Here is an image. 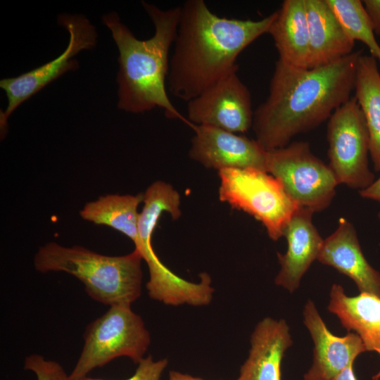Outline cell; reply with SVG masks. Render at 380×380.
Instances as JSON below:
<instances>
[{"label": "cell", "mask_w": 380, "mask_h": 380, "mask_svg": "<svg viewBox=\"0 0 380 380\" xmlns=\"http://www.w3.org/2000/svg\"><path fill=\"white\" fill-rule=\"evenodd\" d=\"M328 310L335 315L348 331H353L362 341L367 351L380 355V298L360 293L348 296L339 284L331 286ZM380 378V370L373 379Z\"/></svg>", "instance_id": "17"}, {"label": "cell", "mask_w": 380, "mask_h": 380, "mask_svg": "<svg viewBox=\"0 0 380 380\" xmlns=\"http://www.w3.org/2000/svg\"><path fill=\"white\" fill-rule=\"evenodd\" d=\"M362 50L329 64L301 68L277 60L266 100L254 111L255 140L267 151L291 143L326 120L350 98Z\"/></svg>", "instance_id": "1"}, {"label": "cell", "mask_w": 380, "mask_h": 380, "mask_svg": "<svg viewBox=\"0 0 380 380\" xmlns=\"http://www.w3.org/2000/svg\"><path fill=\"white\" fill-rule=\"evenodd\" d=\"M191 129L194 136L189 155L204 167L267 172V151L255 139L211 126L193 125Z\"/></svg>", "instance_id": "11"}, {"label": "cell", "mask_w": 380, "mask_h": 380, "mask_svg": "<svg viewBox=\"0 0 380 380\" xmlns=\"http://www.w3.org/2000/svg\"><path fill=\"white\" fill-rule=\"evenodd\" d=\"M317 260L350 277L360 293L380 298V273L366 260L356 229L346 218L341 217L336 230L324 239Z\"/></svg>", "instance_id": "13"}, {"label": "cell", "mask_w": 380, "mask_h": 380, "mask_svg": "<svg viewBox=\"0 0 380 380\" xmlns=\"http://www.w3.org/2000/svg\"><path fill=\"white\" fill-rule=\"evenodd\" d=\"M374 34L380 37V0L362 1Z\"/></svg>", "instance_id": "24"}, {"label": "cell", "mask_w": 380, "mask_h": 380, "mask_svg": "<svg viewBox=\"0 0 380 380\" xmlns=\"http://www.w3.org/2000/svg\"><path fill=\"white\" fill-rule=\"evenodd\" d=\"M24 368L34 372L37 380H69V375L59 363L46 360L40 355L27 356L25 360Z\"/></svg>", "instance_id": "22"}, {"label": "cell", "mask_w": 380, "mask_h": 380, "mask_svg": "<svg viewBox=\"0 0 380 380\" xmlns=\"http://www.w3.org/2000/svg\"><path fill=\"white\" fill-rule=\"evenodd\" d=\"M142 200L143 194H108L87 203L80 213L82 219L108 226L132 240L139 234L137 208Z\"/></svg>", "instance_id": "20"}, {"label": "cell", "mask_w": 380, "mask_h": 380, "mask_svg": "<svg viewBox=\"0 0 380 380\" xmlns=\"http://www.w3.org/2000/svg\"><path fill=\"white\" fill-rule=\"evenodd\" d=\"M168 380H204V379L201 378L193 376L187 374L172 370L169 373Z\"/></svg>", "instance_id": "27"}, {"label": "cell", "mask_w": 380, "mask_h": 380, "mask_svg": "<svg viewBox=\"0 0 380 380\" xmlns=\"http://www.w3.org/2000/svg\"><path fill=\"white\" fill-rule=\"evenodd\" d=\"M359 194L364 198L377 201L380 204V176L368 186L360 190ZM378 218L380 220V211L378 213Z\"/></svg>", "instance_id": "25"}, {"label": "cell", "mask_w": 380, "mask_h": 380, "mask_svg": "<svg viewBox=\"0 0 380 380\" xmlns=\"http://www.w3.org/2000/svg\"><path fill=\"white\" fill-rule=\"evenodd\" d=\"M219 198L260 222L269 237L277 241L299 208L271 174L255 168L218 171Z\"/></svg>", "instance_id": "6"}, {"label": "cell", "mask_w": 380, "mask_h": 380, "mask_svg": "<svg viewBox=\"0 0 380 380\" xmlns=\"http://www.w3.org/2000/svg\"><path fill=\"white\" fill-rule=\"evenodd\" d=\"M354 90L367 127L374 168L380 171V72L373 56L359 58Z\"/></svg>", "instance_id": "19"}, {"label": "cell", "mask_w": 380, "mask_h": 380, "mask_svg": "<svg viewBox=\"0 0 380 380\" xmlns=\"http://www.w3.org/2000/svg\"><path fill=\"white\" fill-rule=\"evenodd\" d=\"M141 254L134 249L120 256L101 255L82 246L49 242L39 248L34 265L42 273L64 272L80 281L94 300L109 306L130 305L141 293Z\"/></svg>", "instance_id": "4"}, {"label": "cell", "mask_w": 380, "mask_h": 380, "mask_svg": "<svg viewBox=\"0 0 380 380\" xmlns=\"http://www.w3.org/2000/svg\"><path fill=\"white\" fill-rule=\"evenodd\" d=\"M277 11L260 20L220 17L203 0L181 6L177 33L170 60L168 89L186 102L238 68L240 53L268 33Z\"/></svg>", "instance_id": "2"}, {"label": "cell", "mask_w": 380, "mask_h": 380, "mask_svg": "<svg viewBox=\"0 0 380 380\" xmlns=\"http://www.w3.org/2000/svg\"><path fill=\"white\" fill-rule=\"evenodd\" d=\"M84 343L69 380H83L93 369L119 357L139 363L151 343L141 317L130 305H114L91 322L84 334Z\"/></svg>", "instance_id": "5"}, {"label": "cell", "mask_w": 380, "mask_h": 380, "mask_svg": "<svg viewBox=\"0 0 380 380\" xmlns=\"http://www.w3.org/2000/svg\"><path fill=\"white\" fill-rule=\"evenodd\" d=\"M237 70H232L187 102V119L191 124L236 134L252 127L254 112L251 93Z\"/></svg>", "instance_id": "10"}, {"label": "cell", "mask_w": 380, "mask_h": 380, "mask_svg": "<svg viewBox=\"0 0 380 380\" xmlns=\"http://www.w3.org/2000/svg\"><path fill=\"white\" fill-rule=\"evenodd\" d=\"M341 26L353 41H360L380 62V46L372 30L362 1L326 0Z\"/></svg>", "instance_id": "21"}, {"label": "cell", "mask_w": 380, "mask_h": 380, "mask_svg": "<svg viewBox=\"0 0 380 380\" xmlns=\"http://www.w3.org/2000/svg\"><path fill=\"white\" fill-rule=\"evenodd\" d=\"M167 359L154 360L151 355H148L138 363L134 374L125 380H160L161 375L167 366ZM83 380H101L87 379Z\"/></svg>", "instance_id": "23"}, {"label": "cell", "mask_w": 380, "mask_h": 380, "mask_svg": "<svg viewBox=\"0 0 380 380\" xmlns=\"http://www.w3.org/2000/svg\"><path fill=\"white\" fill-rule=\"evenodd\" d=\"M310 44L309 68L333 63L353 52L355 42L346 34L326 0H305Z\"/></svg>", "instance_id": "16"}, {"label": "cell", "mask_w": 380, "mask_h": 380, "mask_svg": "<svg viewBox=\"0 0 380 380\" xmlns=\"http://www.w3.org/2000/svg\"><path fill=\"white\" fill-rule=\"evenodd\" d=\"M292 344L284 319H262L251 334L248 356L236 380H281V361Z\"/></svg>", "instance_id": "15"}, {"label": "cell", "mask_w": 380, "mask_h": 380, "mask_svg": "<svg viewBox=\"0 0 380 380\" xmlns=\"http://www.w3.org/2000/svg\"><path fill=\"white\" fill-rule=\"evenodd\" d=\"M313 212L299 207L288 222L284 236L288 248L284 254L277 253L280 270L274 282L294 292L312 263L317 260L324 239L312 223Z\"/></svg>", "instance_id": "14"}, {"label": "cell", "mask_w": 380, "mask_h": 380, "mask_svg": "<svg viewBox=\"0 0 380 380\" xmlns=\"http://www.w3.org/2000/svg\"><path fill=\"white\" fill-rule=\"evenodd\" d=\"M279 61L291 66L309 68L310 44L305 0H285L268 32Z\"/></svg>", "instance_id": "18"}, {"label": "cell", "mask_w": 380, "mask_h": 380, "mask_svg": "<svg viewBox=\"0 0 380 380\" xmlns=\"http://www.w3.org/2000/svg\"><path fill=\"white\" fill-rule=\"evenodd\" d=\"M141 5L155 28L148 39H137L115 12L102 17L119 51L118 108L132 113L159 108L167 118L179 119L191 128L193 124L174 106L166 91L169 54L176 39L181 6L161 9L146 1Z\"/></svg>", "instance_id": "3"}, {"label": "cell", "mask_w": 380, "mask_h": 380, "mask_svg": "<svg viewBox=\"0 0 380 380\" xmlns=\"http://www.w3.org/2000/svg\"><path fill=\"white\" fill-rule=\"evenodd\" d=\"M57 20L70 34L65 50L57 58L35 69L0 81V87L8 99L6 109L0 111L1 137L6 133L8 119L19 106L64 73L77 70L79 63L75 56L96 44V28L84 15L60 14Z\"/></svg>", "instance_id": "9"}, {"label": "cell", "mask_w": 380, "mask_h": 380, "mask_svg": "<svg viewBox=\"0 0 380 380\" xmlns=\"http://www.w3.org/2000/svg\"><path fill=\"white\" fill-rule=\"evenodd\" d=\"M303 322L314 343L312 366L304 380H331L356 357L367 351L360 336L349 331L344 336L334 335L327 327L314 302L308 299L303 309Z\"/></svg>", "instance_id": "12"}, {"label": "cell", "mask_w": 380, "mask_h": 380, "mask_svg": "<svg viewBox=\"0 0 380 380\" xmlns=\"http://www.w3.org/2000/svg\"><path fill=\"white\" fill-rule=\"evenodd\" d=\"M353 367V365L346 367L331 380H357Z\"/></svg>", "instance_id": "26"}, {"label": "cell", "mask_w": 380, "mask_h": 380, "mask_svg": "<svg viewBox=\"0 0 380 380\" xmlns=\"http://www.w3.org/2000/svg\"><path fill=\"white\" fill-rule=\"evenodd\" d=\"M267 172L279 180L298 207L313 213L329 206L338 184L329 165L312 153L306 141L267 151Z\"/></svg>", "instance_id": "7"}, {"label": "cell", "mask_w": 380, "mask_h": 380, "mask_svg": "<svg viewBox=\"0 0 380 380\" xmlns=\"http://www.w3.org/2000/svg\"><path fill=\"white\" fill-rule=\"evenodd\" d=\"M329 167L338 184L362 190L374 180L369 170V135L355 97L336 108L328 119Z\"/></svg>", "instance_id": "8"}]
</instances>
